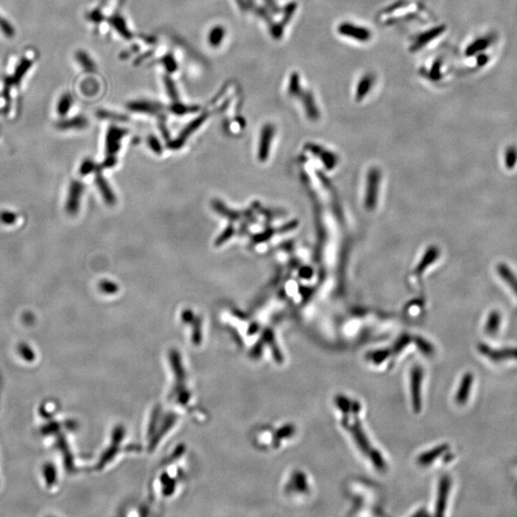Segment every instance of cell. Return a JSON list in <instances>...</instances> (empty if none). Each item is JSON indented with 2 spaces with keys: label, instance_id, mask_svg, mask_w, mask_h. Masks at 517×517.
Wrapping results in <instances>:
<instances>
[{
  "label": "cell",
  "instance_id": "obj_20",
  "mask_svg": "<svg viewBox=\"0 0 517 517\" xmlns=\"http://www.w3.org/2000/svg\"><path fill=\"white\" fill-rule=\"evenodd\" d=\"M335 402H336V405L340 408V410L342 411L343 413H345L346 415L349 413V411L350 410V401L347 398H345L343 396H338L335 398Z\"/></svg>",
  "mask_w": 517,
  "mask_h": 517
},
{
  "label": "cell",
  "instance_id": "obj_6",
  "mask_svg": "<svg viewBox=\"0 0 517 517\" xmlns=\"http://www.w3.org/2000/svg\"><path fill=\"white\" fill-rule=\"evenodd\" d=\"M379 174L377 170H371L369 175V185L367 186V195H366V206L369 208H374L375 200L377 201L378 191H379Z\"/></svg>",
  "mask_w": 517,
  "mask_h": 517
},
{
  "label": "cell",
  "instance_id": "obj_12",
  "mask_svg": "<svg viewBox=\"0 0 517 517\" xmlns=\"http://www.w3.org/2000/svg\"><path fill=\"white\" fill-rule=\"evenodd\" d=\"M44 479H45V482H46V484H47L48 487H52L53 485L56 484V482H57V471H56V467H55V466L53 464L48 463V464L44 465Z\"/></svg>",
  "mask_w": 517,
  "mask_h": 517
},
{
  "label": "cell",
  "instance_id": "obj_15",
  "mask_svg": "<svg viewBox=\"0 0 517 517\" xmlns=\"http://www.w3.org/2000/svg\"><path fill=\"white\" fill-rule=\"evenodd\" d=\"M499 325H500V316H499V314H491L489 316V318H488V322H487V327H486L487 333L489 334V335L495 334L497 329L499 328Z\"/></svg>",
  "mask_w": 517,
  "mask_h": 517
},
{
  "label": "cell",
  "instance_id": "obj_2",
  "mask_svg": "<svg viewBox=\"0 0 517 517\" xmlns=\"http://www.w3.org/2000/svg\"><path fill=\"white\" fill-rule=\"evenodd\" d=\"M82 192H84L82 183L77 180H74L71 182L66 201V212L69 215L74 216L79 211Z\"/></svg>",
  "mask_w": 517,
  "mask_h": 517
},
{
  "label": "cell",
  "instance_id": "obj_4",
  "mask_svg": "<svg viewBox=\"0 0 517 517\" xmlns=\"http://www.w3.org/2000/svg\"><path fill=\"white\" fill-rule=\"evenodd\" d=\"M451 486V481L449 477L444 476L439 484V490H438L437 506H436V515L442 516L444 515L445 508H446V503L447 498L449 494Z\"/></svg>",
  "mask_w": 517,
  "mask_h": 517
},
{
  "label": "cell",
  "instance_id": "obj_24",
  "mask_svg": "<svg viewBox=\"0 0 517 517\" xmlns=\"http://www.w3.org/2000/svg\"><path fill=\"white\" fill-rule=\"evenodd\" d=\"M234 232H235V230H234L233 226H228L223 231V233L221 234L218 238V240L216 241V245H221L222 243H224L226 240H229L233 236Z\"/></svg>",
  "mask_w": 517,
  "mask_h": 517
},
{
  "label": "cell",
  "instance_id": "obj_18",
  "mask_svg": "<svg viewBox=\"0 0 517 517\" xmlns=\"http://www.w3.org/2000/svg\"><path fill=\"white\" fill-rule=\"evenodd\" d=\"M369 453H370V458H371L374 466H376L380 471L384 470L385 469V462L382 458L381 454L378 450H373V449H371Z\"/></svg>",
  "mask_w": 517,
  "mask_h": 517
},
{
  "label": "cell",
  "instance_id": "obj_1",
  "mask_svg": "<svg viewBox=\"0 0 517 517\" xmlns=\"http://www.w3.org/2000/svg\"><path fill=\"white\" fill-rule=\"evenodd\" d=\"M423 370L420 366H415L411 371V396L412 404L415 413H420L422 403V383H423Z\"/></svg>",
  "mask_w": 517,
  "mask_h": 517
},
{
  "label": "cell",
  "instance_id": "obj_3",
  "mask_svg": "<svg viewBox=\"0 0 517 517\" xmlns=\"http://www.w3.org/2000/svg\"><path fill=\"white\" fill-rule=\"evenodd\" d=\"M481 354L491 359L492 361H503L509 359H517V348H509L502 350H493L485 344L479 345Z\"/></svg>",
  "mask_w": 517,
  "mask_h": 517
},
{
  "label": "cell",
  "instance_id": "obj_25",
  "mask_svg": "<svg viewBox=\"0 0 517 517\" xmlns=\"http://www.w3.org/2000/svg\"><path fill=\"white\" fill-rule=\"evenodd\" d=\"M95 169V164L93 161L91 159H86V160L82 162L81 166H80V175H87L88 174H90L93 170Z\"/></svg>",
  "mask_w": 517,
  "mask_h": 517
},
{
  "label": "cell",
  "instance_id": "obj_16",
  "mask_svg": "<svg viewBox=\"0 0 517 517\" xmlns=\"http://www.w3.org/2000/svg\"><path fill=\"white\" fill-rule=\"evenodd\" d=\"M18 353L22 356V358L24 360L28 361V362L34 361L35 358H36V355H35L34 350H32L29 346L27 344H25V343L19 344V346H18Z\"/></svg>",
  "mask_w": 517,
  "mask_h": 517
},
{
  "label": "cell",
  "instance_id": "obj_5",
  "mask_svg": "<svg viewBox=\"0 0 517 517\" xmlns=\"http://www.w3.org/2000/svg\"><path fill=\"white\" fill-rule=\"evenodd\" d=\"M273 133H274L273 127L270 125L265 126L264 129L262 130V136H261V140H260V146H259V153H258L259 160L263 162L268 158L270 145H271V141L273 138Z\"/></svg>",
  "mask_w": 517,
  "mask_h": 517
},
{
  "label": "cell",
  "instance_id": "obj_19",
  "mask_svg": "<svg viewBox=\"0 0 517 517\" xmlns=\"http://www.w3.org/2000/svg\"><path fill=\"white\" fill-rule=\"evenodd\" d=\"M16 218H17V216L15 215V213H13V212H0V221L3 224H7V225L14 224L15 221H16Z\"/></svg>",
  "mask_w": 517,
  "mask_h": 517
},
{
  "label": "cell",
  "instance_id": "obj_14",
  "mask_svg": "<svg viewBox=\"0 0 517 517\" xmlns=\"http://www.w3.org/2000/svg\"><path fill=\"white\" fill-rule=\"evenodd\" d=\"M343 32L345 34H348V36H351V37H356V38H358V39H365L368 37V35H367V31L364 29H358V28H356V26H343L342 27Z\"/></svg>",
  "mask_w": 517,
  "mask_h": 517
},
{
  "label": "cell",
  "instance_id": "obj_27",
  "mask_svg": "<svg viewBox=\"0 0 517 517\" xmlns=\"http://www.w3.org/2000/svg\"><path fill=\"white\" fill-rule=\"evenodd\" d=\"M150 146L153 149V152H155L156 153H160L162 152L159 142L154 138V137H151L150 138Z\"/></svg>",
  "mask_w": 517,
  "mask_h": 517
},
{
  "label": "cell",
  "instance_id": "obj_7",
  "mask_svg": "<svg viewBox=\"0 0 517 517\" xmlns=\"http://www.w3.org/2000/svg\"><path fill=\"white\" fill-rule=\"evenodd\" d=\"M124 134V131L112 129L110 130L107 138V153L108 157L107 158H115V154L119 151L120 148V139L122 138Z\"/></svg>",
  "mask_w": 517,
  "mask_h": 517
},
{
  "label": "cell",
  "instance_id": "obj_23",
  "mask_svg": "<svg viewBox=\"0 0 517 517\" xmlns=\"http://www.w3.org/2000/svg\"><path fill=\"white\" fill-rule=\"evenodd\" d=\"M99 286L102 292L109 293V294H112L118 291V285L110 281H102L99 284Z\"/></svg>",
  "mask_w": 517,
  "mask_h": 517
},
{
  "label": "cell",
  "instance_id": "obj_11",
  "mask_svg": "<svg viewBox=\"0 0 517 517\" xmlns=\"http://www.w3.org/2000/svg\"><path fill=\"white\" fill-rule=\"evenodd\" d=\"M447 449H448V445L447 444H441V445L435 447L432 450L424 452L423 454H422L419 457L418 463L420 465H422V466L430 465L434 460L437 459L442 454H444V452L447 451Z\"/></svg>",
  "mask_w": 517,
  "mask_h": 517
},
{
  "label": "cell",
  "instance_id": "obj_17",
  "mask_svg": "<svg viewBox=\"0 0 517 517\" xmlns=\"http://www.w3.org/2000/svg\"><path fill=\"white\" fill-rule=\"evenodd\" d=\"M72 100L70 95H65L60 98L58 105V112L59 115H66L68 110L70 109Z\"/></svg>",
  "mask_w": 517,
  "mask_h": 517
},
{
  "label": "cell",
  "instance_id": "obj_28",
  "mask_svg": "<svg viewBox=\"0 0 517 517\" xmlns=\"http://www.w3.org/2000/svg\"><path fill=\"white\" fill-rule=\"evenodd\" d=\"M408 343H409V338H408V336H406V337H403L401 340H400L399 342H397V344L395 345L394 350H395L396 353H399V351L402 349V347H403V346H405V345H407Z\"/></svg>",
  "mask_w": 517,
  "mask_h": 517
},
{
  "label": "cell",
  "instance_id": "obj_9",
  "mask_svg": "<svg viewBox=\"0 0 517 517\" xmlns=\"http://www.w3.org/2000/svg\"><path fill=\"white\" fill-rule=\"evenodd\" d=\"M360 425L361 424L359 423V421L356 419V421L350 425V432L355 438L357 444H358V446L360 447V449L365 453H368L371 450V445L365 436L364 431L362 430Z\"/></svg>",
  "mask_w": 517,
  "mask_h": 517
},
{
  "label": "cell",
  "instance_id": "obj_21",
  "mask_svg": "<svg viewBox=\"0 0 517 517\" xmlns=\"http://www.w3.org/2000/svg\"><path fill=\"white\" fill-rule=\"evenodd\" d=\"M214 207L217 209V211L219 212V214H221L222 216H225L227 218H230L232 219H237L235 218L238 217V214L237 213H234V212H230L223 204L221 202H219V201H216L214 202Z\"/></svg>",
  "mask_w": 517,
  "mask_h": 517
},
{
  "label": "cell",
  "instance_id": "obj_29",
  "mask_svg": "<svg viewBox=\"0 0 517 517\" xmlns=\"http://www.w3.org/2000/svg\"><path fill=\"white\" fill-rule=\"evenodd\" d=\"M58 429V423H52L49 425H46L44 429H43V432H44V434H48V433H53V432H55L56 430Z\"/></svg>",
  "mask_w": 517,
  "mask_h": 517
},
{
  "label": "cell",
  "instance_id": "obj_10",
  "mask_svg": "<svg viewBox=\"0 0 517 517\" xmlns=\"http://www.w3.org/2000/svg\"><path fill=\"white\" fill-rule=\"evenodd\" d=\"M95 179H96V184H97L98 188L100 190V192L102 194L104 199L106 200V202L109 204V205H113V204L115 203L116 198H115L114 195H113V192L110 189V185L106 181L105 177L98 172L97 175H96V178Z\"/></svg>",
  "mask_w": 517,
  "mask_h": 517
},
{
  "label": "cell",
  "instance_id": "obj_22",
  "mask_svg": "<svg viewBox=\"0 0 517 517\" xmlns=\"http://www.w3.org/2000/svg\"><path fill=\"white\" fill-rule=\"evenodd\" d=\"M389 355H390V350H377V351L371 353L370 358H371V360H373L375 363L379 364L380 362L384 361V360L386 359L387 357H389Z\"/></svg>",
  "mask_w": 517,
  "mask_h": 517
},
{
  "label": "cell",
  "instance_id": "obj_13",
  "mask_svg": "<svg viewBox=\"0 0 517 517\" xmlns=\"http://www.w3.org/2000/svg\"><path fill=\"white\" fill-rule=\"evenodd\" d=\"M87 124L86 119L84 118H74L71 120L63 121L58 125V128L61 130H69V129H81L85 128Z\"/></svg>",
  "mask_w": 517,
  "mask_h": 517
},
{
  "label": "cell",
  "instance_id": "obj_26",
  "mask_svg": "<svg viewBox=\"0 0 517 517\" xmlns=\"http://www.w3.org/2000/svg\"><path fill=\"white\" fill-rule=\"evenodd\" d=\"M416 344L418 345V347L420 348V350H422L424 354H431L433 351V348L432 346L430 345L429 343L426 342L425 340L423 339H421V338H418L416 340Z\"/></svg>",
  "mask_w": 517,
  "mask_h": 517
},
{
  "label": "cell",
  "instance_id": "obj_8",
  "mask_svg": "<svg viewBox=\"0 0 517 517\" xmlns=\"http://www.w3.org/2000/svg\"><path fill=\"white\" fill-rule=\"evenodd\" d=\"M472 382H473V377H472L471 374L467 373V374H466L463 377L462 381H461V384H460L459 389H458V392H457V395H456V401H457V403L460 404V405L465 404L466 401L468 400L470 390H471V386H472Z\"/></svg>",
  "mask_w": 517,
  "mask_h": 517
}]
</instances>
